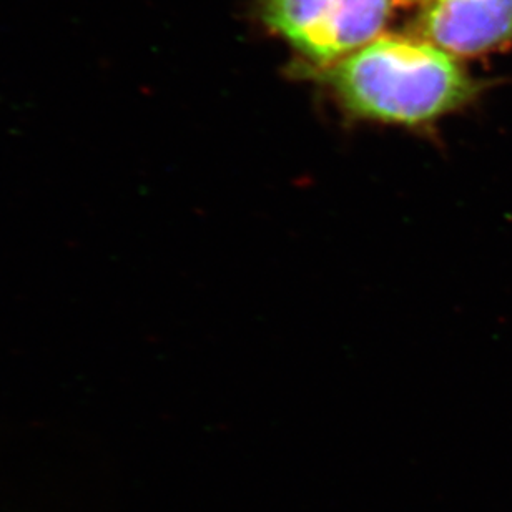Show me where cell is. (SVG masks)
<instances>
[{"instance_id":"cell-1","label":"cell","mask_w":512,"mask_h":512,"mask_svg":"<svg viewBox=\"0 0 512 512\" xmlns=\"http://www.w3.org/2000/svg\"><path fill=\"white\" fill-rule=\"evenodd\" d=\"M353 119L421 128L466 109L491 82L418 35H380L325 69H305Z\"/></svg>"},{"instance_id":"cell-2","label":"cell","mask_w":512,"mask_h":512,"mask_svg":"<svg viewBox=\"0 0 512 512\" xmlns=\"http://www.w3.org/2000/svg\"><path fill=\"white\" fill-rule=\"evenodd\" d=\"M399 0H261L266 27L296 50L305 69H325L380 37Z\"/></svg>"},{"instance_id":"cell-3","label":"cell","mask_w":512,"mask_h":512,"mask_svg":"<svg viewBox=\"0 0 512 512\" xmlns=\"http://www.w3.org/2000/svg\"><path fill=\"white\" fill-rule=\"evenodd\" d=\"M416 35L456 59L512 49V0H428Z\"/></svg>"},{"instance_id":"cell-4","label":"cell","mask_w":512,"mask_h":512,"mask_svg":"<svg viewBox=\"0 0 512 512\" xmlns=\"http://www.w3.org/2000/svg\"><path fill=\"white\" fill-rule=\"evenodd\" d=\"M428 0H399V4H426Z\"/></svg>"}]
</instances>
